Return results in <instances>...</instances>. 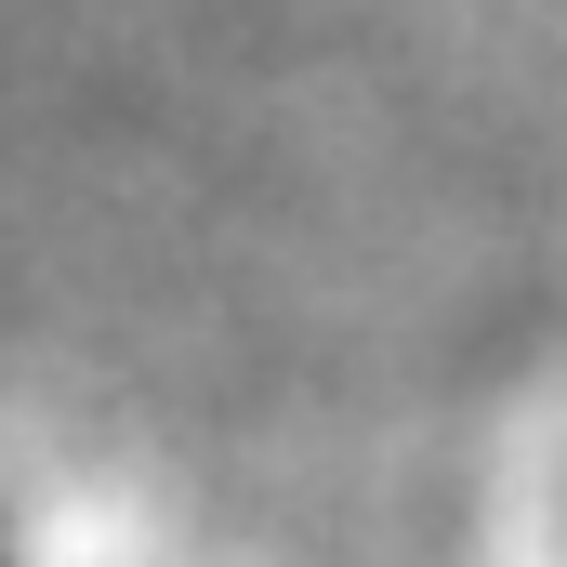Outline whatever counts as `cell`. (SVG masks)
Instances as JSON below:
<instances>
[{"instance_id": "cell-1", "label": "cell", "mask_w": 567, "mask_h": 567, "mask_svg": "<svg viewBox=\"0 0 567 567\" xmlns=\"http://www.w3.org/2000/svg\"><path fill=\"white\" fill-rule=\"evenodd\" d=\"M0 567H13V528H0Z\"/></svg>"}]
</instances>
